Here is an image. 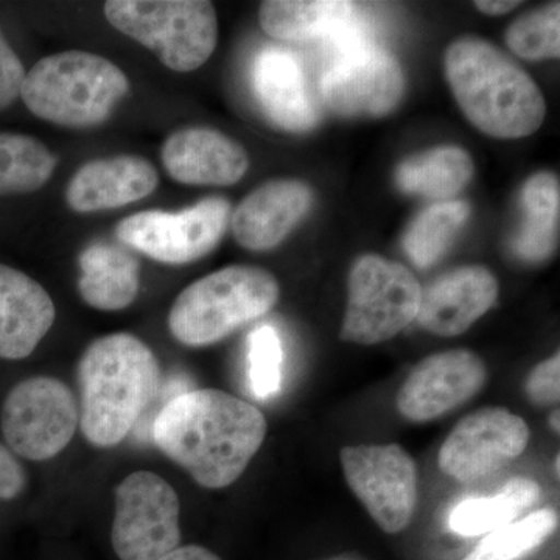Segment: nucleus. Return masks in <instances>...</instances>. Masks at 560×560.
Segmentation results:
<instances>
[{
    "mask_svg": "<svg viewBox=\"0 0 560 560\" xmlns=\"http://www.w3.org/2000/svg\"><path fill=\"white\" fill-rule=\"evenodd\" d=\"M25 75L20 57L0 32V109L9 108L20 97Z\"/></svg>",
    "mask_w": 560,
    "mask_h": 560,
    "instance_id": "32",
    "label": "nucleus"
},
{
    "mask_svg": "<svg viewBox=\"0 0 560 560\" xmlns=\"http://www.w3.org/2000/svg\"><path fill=\"white\" fill-rule=\"evenodd\" d=\"M340 560H342V559H340Z\"/></svg>",
    "mask_w": 560,
    "mask_h": 560,
    "instance_id": "37",
    "label": "nucleus"
},
{
    "mask_svg": "<svg viewBox=\"0 0 560 560\" xmlns=\"http://www.w3.org/2000/svg\"><path fill=\"white\" fill-rule=\"evenodd\" d=\"M418 279L397 261L368 254L353 264L341 340L378 345L400 334L416 319L420 304Z\"/></svg>",
    "mask_w": 560,
    "mask_h": 560,
    "instance_id": "7",
    "label": "nucleus"
},
{
    "mask_svg": "<svg viewBox=\"0 0 560 560\" xmlns=\"http://www.w3.org/2000/svg\"><path fill=\"white\" fill-rule=\"evenodd\" d=\"M270 271L234 265L195 280L173 302L168 329L184 346L215 345L238 327L267 315L279 301Z\"/></svg>",
    "mask_w": 560,
    "mask_h": 560,
    "instance_id": "5",
    "label": "nucleus"
},
{
    "mask_svg": "<svg viewBox=\"0 0 560 560\" xmlns=\"http://www.w3.org/2000/svg\"><path fill=\"white\" fill-rule=\"evenodd\" d=\"M525 221L517 238L515 253L521 259L540 261L551 256L558 242L560 186L558 176L540 172L525 184L522 194Z\"/></svg>",
    "mask_w": 560,
    "mask_h": 560,
    "instance_id": "25",
    "label": "nucleus"
},
{
    "mask_svg": "<svg viewBox=\"0 0 560 560\" xmlns=\"http://www.w3.org/2000/svg\"><path fill=\"white\" fill-rule=\"evenodd\" d=\"M349 488L385 533L407 529L418 508V466L400 445H348L341 451Z\"/></svg>",
    "mask_w": 560,
    "mask_h": 560,
    "instance_id": "11",
    "label": "nucleus"
},
{
    "mask_svg": "<svg viewBox=\"0 0 560 560\" xmlns=\"http://www.w3.org/2000/svg\"><path fill=\"white\" fill-rule=\"evenodd\" d=\"M469 205L444 201L430 206L412 221L404 238V248L412 264L429 268L444 256L469 219Z\"/></svg>",
    "mask_w": 560,
    "mask_h": 560,
    "instance_id": "27",
    "label": "nucleus"
},
{
    "mask_svg": "<svg viewBox=\"0 0 560 560\" xmlns=\"http://www.w3.org/2000/svg\"><path fill=\"white\" fill-rule=\"evenodd\" d=\"M264 412L220 389H191L154 416L150 436L202 488L234 485L267 438Z\"/></svg>",
    "mask_w": 560,
    "mask_h": 560,
    "instance_id": "1",
    "label": "nucleus"
},
{
    "mask_svg": "<svg viewBox=\"0 0 560 560\" xmlns=\"http://www.w3.org/2000/svg\"><path fill=\"white\" fill-rule=\"evenodd\" d=\"M552 510L533 512L522 521L486 534L485 539L463 560H518L540 547L558 528Z\"/></svg>",
    "mask_w": 560,
    "mask_h": 560,
    "instance_id": "28",
    "label": "nucleus"
},
{
    "mask_svg": "<svg viewBox=\"0 0 560 560\" xmlns=\"http://www.w3.org/2000/svg\"><path fill=\"white\" fill-rule=\"evenodd\" d=\"M55 165L54 154L38 139L0 132V197L39 190Z\"/></svg>",
    "mask_w": 560,
    "mask_h": 560,
    "instance_id": "26",
    "label": "nucleus"
},
{
    "mask_svg": "<svg viewBox=\"0 0 560 560\" xmlns=\"http://www.w3.org/2000/svg\"><path fill=\"white\" fill-rule=\"evenodd\" d=\"M485 361L466 349L447 350L420 361L408 375L397 408L411 422H429L466 404L485 386Z\"/></svg>",
    "mask_w": 560,
    "mask_h": 560,
    "instance_id": "14",
    "label": "nucleus"
},
{
    "mask_svg": "<svg viewBox=\"0 0 560 560\" xmlns=\"http://www.w3.org/2000/svg\"><path fill=\"white\" fill-rule=\"evenodd\" d=\"M80 429L95 447L119 445L161 390V366L153 350L135 335L110 334L91 342L81 355Z\"/></svg>",
    "mask_w": 560,
    "mask_h": 560,
    "instance_id": "2",
    "label": "nucleus"
},
{
    "mask_svg": "<svg viewBox=\"0 0 560 560\" xmlns=\"http://www.w3.org/2000/svg\"><path fill=\"white\" fill-rule=\"evenodd\" d=\"M27 482L24 467L13 453L0 444V500H13L24 490Z\"/></svg>",
    "mask_w": 560,
    "mask_h": 560,
    "instance_id": "33",
    "label": "nucleus"
},
{
    "mask_svg": "<svg viewBox=\"0 0 560 560\" xmlns=\"http://www.w3.org/2000/svg\"><path fill=\"white\" fill-rule=\"evenodd\" d=\"M506 44L529 61L552 60L560 54V3L530 11L508 28Z\"/></svg>",
    "mask_w": 560,
    "mask_h": 560,
    "instance_id": "29",
    "label": "nucleus"
},
{
    "mask_svg": "<svg viewBox=\"0 0 560 560\" xmlns=\"http://www.w3.org/2000/svg\"><path fill=\"white\" fill-rule=\"evenodd\" d=\"M162 164L172 179L189 186H232L248 172L241 143L210 128L173 132L162 145Z\"/></svg>",
    "mask_w": 560,
    "mask_h": 560,
    "instance_id": "16",
    "label": "nucleus"
},
{
    "mask_svg": "<svg viewBox=\"0 0 560 560\" xmlns=\"http://www.w3.org/2000/svg\"><path fill=\"white\" fill-rule=\"evenodd\" d=\"M105 16L175 72L201 68L219 38L215 9L206 0H109Z\"/></svg>",
    "mask_w": 560,
    "mask_h": 560,
    "instance_id": "6",
    "label": "nucleus"
},
{
    "mask_svg": "<svg viewBox=\"0 0 560 560\" xmlns=\"http://www.w3.org/2000/svg\"><path fill=\"white\" fill-rule=\"evenodd\" d=\"M550 425H551L552 430L559 431V429H560V425H559V410H555V411L551 412Z\"/></svg>",
    "mask_w": 560,
    "mask_h": 560,
    "instance_id": "36",
    "label": "nucleus"
},
{
    "mask_svg": "<svg viewBox=\"0 0 560 560\" xmlns=\"http://www.w3.org/2000/svg\"><path fill=\"white\" fill-rule=\"evenodd\" d=\"M282 342L271 326H260L248 337L249 388L260 400L278 396L282 388Z\"/></svg>",
    "mask_w": 560,
    "mask_h": 560,
    "instance_id": "30",
    "label": "nucleus"
},
{
    "mask_svg": "<svg viewBox=\"0 0 560 560\" xmlns=\"http://www.w3.org/2000/svg\"><path fill=\"white\" fill-rule=\"evenodd\" d=\"M158 560H221L219 556L213 555L208 548L198 547V545H187V547H178L176 550L168 552L164 558Z\"/></svg>",
    "mask_w": 560,
    "mask_h": 560,
    "instance_id": "34",
    "label": "nucleus"
},
{
    "mask_svg": "<svg viewBox=\"0 0 560 560\" xmlns=\"http://www.w3.org/2000/svg\"><path fill=\"white\" fill-rule=\"evenodd\" d=\"M46 289L16 268L0 264V359L32 355L55 323Z\"/></svg>",
    "mask_w": 560,
    "mask_h": 560,
    "instance_id": "19",
    "label": "nucleus"
},
{
    "mask_svg": "<svg viewBox=\"0 0 560 560\" xmlns=\"http://www.w3.org/2000/svg\"><path fill=\"white\" fill-rule=\"evenodd\" d=\"M130 92L120 68L101 55L70 50L36 62L22 84L25 106L39 119L90 128L108 119Z\"/></svg>",
    "mask_w": 560,
    "mask_h": 560,
    "instance_id": "4",
    "label": "nucleus"
},
{
    "mask_svg": "<svg viewBox=\"0 0 560 560\" xmlns=\"http://www.w3.org/2000/svg\"><path fill=\"white\" fill-rule=\"evenodd\" d=\"M313 194L296 179H276L250 191L231 215V231L249 250L276 248L311 209Z\"/></svg>",
    "mask_w": 560,
    "mask_h": 560,
    "instance_id": "17",
    "label": "nucleus"
},
{
    "mask_svg": "<svg viewBox=\"0 0 560 560\" xmlns=\"http://www.w3.org/2000/svg\"><path fill=\"white\" fill-rule=\"evenodd\" d=\"M79 293L92 308L117 312L130 307L140 289V261L128 250L94 243L80 254Z\"/></svg>",
    "mask_w": 560,
    "mask_h": 560,
    "instance_id": "21",
    "label": "nucleus"
},
{
    "mask_svg": "<svg viewBox=\"0 0 560 560\" xmlns=\"http://www.w3.org/2000/svg\"><path fill=\"white\" fill-rule=\"evenodd\" d=\"M445 75L464 116L497 139H521L541 127L544 94L528 73L488 40L464 36L445 51Z\"/></svg>",
    "mask_w": 560,
    "mask_h": 560,
    "instance_id": "3",
    "label": "nucleus"
},
{
    "mask_svg": "<svg viewBox=\"0 0 560 560\" xmlns=\"http://www.w3.org/2000/svg\"><path fill=\"white\" fill-rule=\"evenodd\" d=\"M526 393L536 405H555L560 399V357L559 353L541 361L530 372L526 382Z\"/></svg>",
    "mask_w": 560,
    "mask_h": 560,
    "instance_id": "31",
    "label": "nucleus"
},
{
    "mask_svg": "<svg viewBox=\"0 0 560 560\" xmlns=\"http://www.w3.org/2000/svg\"><path fill=\"white\" fill-rule=\"evenodd\" d=\"M404 91L399 61L377 44L335 58L320 81L327 108L346 117L385 116L399 105Z\"/></svg>",
    "mask_w": 560,
    "mask_h": 560,
    "instance_id": "13",
    "label": "nucleus"
},
{
    "mask_svg": "<svg viewBox=\"0 0 560 560\" xmlns=\"http://www.w3.org/2000/svg\"><path fill=\"white\" fill-rule=\"evenodd\" d=\"M474 161L459 147H438L401 162L396 172L400 190L433 200H447L469 184Z\"/></svg>",
    "mask_w": 560,
    "mask_h": 560,
    "instance_id": "23",
    "label": "nucleus"
},
{
    "mask_svg": "<svg viewBox=\"0 0 560 560\" xmlns=\"http://www.w3.org/2000/svg\"><path fill=\"white\" fill-rule=\"evenodd\" d=\"M499 282L485 267H463L434 280L420 293L416 319L440 337H458L495 304Z\"/></svg>",
    "mask_w": 560,
    "mask_h": 560,
    "instance_id": "15",
    "label": "nucleus"
},
{
    "mask_svg": "<svg viewBox=\"0 0 560 560\" xmlns=\"http://www.w3.org/2000/svg\"><path fill=\"white\" fill-rule=\"evenodd\" d=\"M253 88L265 113L279 128L301 132L318 121L304 70L290 51L278 47L260 51L253 66Z\"/></svg>",
    "mask_w": 560,
    "mask_h": 560,
    "instance_id": "20",
    "label": "nucleus"
},
{
    "mask_svg": "<svg viewBox=\"0 0 560 560\" xmlns=\"http://www.w3.org/2000/svg\"><path fill=\"white\" fill-rule=\"evenodd\" d=\"M179 497L160 475L140 470L116 490L113 548L120 560H158L180 544Z\"/></svg>",
    "mask_w": 560,
    "mask_h": 560,
    "instance_id": "10",
    "label": "nucleus"
},
{
    "mask_svg": "<svg viewBox=\"0 0 560 560\" xmlns=\"http://www.w3.org/2000/svg\"><path fill=\"white\" fill-rule=\"evenodd\" d=\"M529 427L504 408H482L466 416L442 444L440 467L460 482L488 477L521 456L529 442Z\"/></svg>",
    "mask_w": 560,
    "mask_h": 560,
    "instance_id": "12",
    "label": "nucleus"
},
{
    "mask_svg": "<svg viewBox=\"0 0 560 560\" xmlns=\"http://www.w3.org/2000/svg\"><path fill=\"white\" fill-rule=\"evenodd\" d=\"M475 5L482 13L489 14V16H500V14H506L517 9L521 2H515V0H489V2H486V0H481V2L475 3Z\"/></svg>",
    "mask_w": 560,
    "mask_h": 560,
    "instance_id": "35",
    "label": "nucleus"
},
{
    "mask_svg": "<svg viewBox=\"0 0 560 560\" xmlns=\"http://www.w3.org/2000/svg\"><path fill=\"white\" fill-rule=\"evenodd\" d=\"M231 221L230 201L206 198L178 213L143 210L121 220L117 238L150 259L168 265L200 260L219 246Z\"/></svg>",
    "mask_w": 560,
    "mask_h": 560,
    "instance_id": "9",
    "label": "nucleus"
},
{
    "mask_svg": "<svg viewBox=\"0 0 560 560\" xmlns=\"http://www.w3.org/2000/svg\"><path fill=\"white\" fill-rule=\"evenodd\" d=\"M359 11L345 0H268L260 5L259 22L267 35L289 43L324 39Z\"/></svg>",
    "mask_w": 560,
    "mask_h": 560,
    "instance_id": "22",
    "label": "nucleus"
},
{
    "mask_svg": "<svg viewBox=\"0 0 560 560\" xmlns=\"http://www.w3.org/2000/svg\"><path fill=\"white\" fill-rule=\"evenodd\" d=\"M540 488L529 478H512L493 497H477L456 504L448 528L463 537H477L511 525L537 503Z\"/></svg>",
    "mask_w": 560,
    "mask_h": 560,
    "instance_id": "24",
    "label": "nucleus"
},
{
    "mask_svg": "<svg viewBox=\"0 0 560 560\" xmlns=\"http://www.w3.org/2000/svg\"><path fill=\"white\" fill-rule=\"evenodd\" d=\"M160 175L149 161L132 154L94 160L70 179L66 200L80 213L124 208L156 190Z\"/></svg>",
    "mask_w": 560,
    "mask_h": 560,
    "instance_id": "18",
    "label": "nucleus"
},
{
    "mask_svg": "<svg viewBox=\"0 0 560 560\" xmlns=\"http://www.w3.org/2000/svg\"><path fill=\"white\" fill-rule=\"evenodd\" d=\"M79 422L75 396L68 385L54 377L18 383L0 412V429L7 444L31 460H47L65 451Z\"/></svg>",
    "mask_w": 560,
    "mask_h": 560,
    "instance_id": "8",
    "label": "nucleus"
}]
</instances>
